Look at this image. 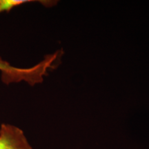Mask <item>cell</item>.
Masks as SVG:
<instances>
[{"label": "cell", "instance_id": "7a4b0ae2", "mask_svg": "<svg viewBox=\"0 0 149 149\" xmlns=\"http://www.w3.org/2000/svg\"><path fill=\"white\" fill-rule=\"evenodd\" d=\"M0 149H33L21 128L9 124L0 126Z\"/></svg>", "mask_w": 149, "mask_h": 149}, {"label": "cell", "instance_id": "3957f363", "mask_svg": "<svg viewBox=\"0 0 149 149\" xmlns=\"http://www.w3.org/2000/svg\"><path fill=\"white\" fill-rule=\"evenodd\" d=\"M30 2H39L47 8L54 6L57 3V1L43 0V1H35V0H0V14L2 13H9L16 7L19 6L25 3Z\"/></svg>", "mask_w": 149, "mask_h": 149}, {"label": "cell", "instance_id": "6da1fadb", "mask_svg": "<svg viewBox=\"0 0 149 149\" xmlns=\"http://www.w3.org/2000/svg\"><path fill=\"white\" fill-rule=\"evenodd\" d=\"M64 52L61 49L46 55L40 63L30 68H19L3 60L0 57V72L1 81L6 85L25 81L31 86L43 82L48 71L55 69L61 64Z\"/></svg>", "mask_w": 149, "mask_h": 149}]
</instances>
